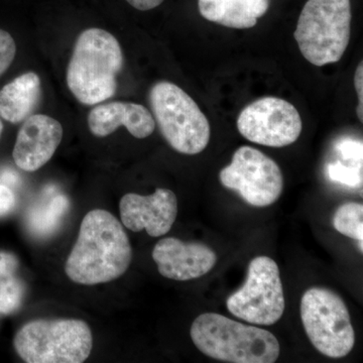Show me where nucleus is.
Returning <instances> with one entry per match:
<instances>
[{"mask_svg": "<svg viewBox=\"0 0 363 363\" xmlns=\"http://www.w3.org/2000/svg\"><path fill=\"white\" fill-rule=\"evenodd\" d=\"M131 259L133 248L121 222L111 212L95 209L81 222L65 272L74 283L94 286L121 278Z\"/></svg>", "mask_w": 363, "mask_h": 363, "instance_id": "1", "label": "nucleus"}, {"mask_svg": "<svg viewBox=\"0 0 363 363\" xmlns=\"http://www.w3.org/2000/svg\"><path fill=\"white\" fill-rule=\"evenodd\" d=\"M123 63V50L113 35L102 28H87L74 45L67 85L80 104H101L116 94Z\"/></svg>", "mask_w": 363, "mask_h": 363, "instance_id": "2", "label": "nucleus"}, {"mask_svg": "<svg viewBox=\"0 0 363 363\" xmlns=\"http://www.w3.org/2000/svg\"><path fill=\"white\" fill-rule=\"evenodd\" d=\"M191 338L203 354L230 363H274L279 343L271 332L217 313H204L191 326Z\"/></svg>", "mask_w": 363, "mask_h": 363, "instance_id": "3", "label": "nucleus"}, {"mask_svg": "<svg viewBox=\"0 0 363 363\" xmlns=\"http://www.w3.org/2000/svg\"><path fill=\"white\" fill-rule=\"evenodd\" d=\"M350 33V0H308L294 37L305 59L322 67L340 61Z\"/></svg>", "mask_w": 363, "mask_h": 363, "instance_id": "4", "label": "nucleus"}, {"mask_svg": "<svg viewBox=\"0 0 363 363\" xmlns=\"http://www.w3.org/2000/svg\"><path fill=\"white\" fill-rule=\"evenodd\" d=\"M13 344L28 363H81L89 357L93 337L82 320H35L21 327Z\"/></svg>", "mask_w": 363, "mask_h": 363, "instance_id": "5", "label": "nucleus"}, {"mask_svg": "<svg viewBox=\"0 0 363 363\" xmlns=\"http://www.w3.org/2000/svg\"><path fill=\"white\" fill-rule=\"evenodd\" d=\"M150 104L162 136L176 152L193 156L206 149L209 121L185 91L161 81L150 89Z\"/></svg>", "mask_w": 363, "mask_h": 363, "instance_id": "6", "label": "nucleus"}, {"mask_svg": "<svg viewBox=\"0 0 363 363\" xmlns=\"http://www.w3.org/2000/svg\"><path fill=\"white\" fill-rule=\"evenodd\" d=\"M301 318L313 346L325 357L341 358L352 350L355 334L342 298L328 289H309L301 301Z\"/></svg>", "mask_w": 363, "mask_h": 363, "instance_id": "7", "label": "nucleus"}, {"mask_svg": "<svg viewBox=\"0 0 363 363\" xmlns=\"http://www.w3.org/2000/svg\"><path fill=\"white\" fill-rule=\"evenodd\" d=\"M228 311L247 323L271 326L283 316L286 301L278 264L264 255L248 266L247 279L238 292L227 298Z\"/></svg>", "mask_w": 363, "mask_h": 363, "instance_id": "8", "label": "nucleus"}, {"mask_svg": "<svg viewBox=\"0 0 363 363\" xmlns=\"http://www.w3.org/2000/svg\"><path fill=\"white\" fill-rule=\"evenodd\" d=\"M220 182L235 191L247 204L271 206L284 190V177L279 164L264 152L252 147L236 150L230 164L222 169Z\"/></svg>", "mask_w": 363, "mask_h": 363, "instance_id": "9", "label": "nucleus"}, {"mask_svg": "<svg viewBox=\"0 0 363 363\" xmlns=\"http://www.w3.org/2000/svg\"><path fill=\"white\" fill-rule=\"evenodd\" d=\"M302 128L297 108L281 98H259L245 107L238 118L240 135L250 142L266 147L292 145L297 142Z\"/></svg>", "mask_w": 363, "mask_h": 363, "instance_id": "10", "label": "nucleus"}, {"mask_svg": "<svg viewBox=\"0 0 363 363\" xmlns=\"http://www.w3.org/2000/svg\"><path fill=\"white\" fill-rule=\"evenodd\" d=\"M121 222L135 233L145 230L152 238H160L171 230L178 214V200L169 189H157L154 194L130 193L119 203Z\"/></svg>", "mask_w": 363, "mask_h": 363, "instance_id": "11", "label": "nucleus"}, {"mask_svg": "<svg viewBox=\"0 0 363 363\" xmlns=\"http://www.w3.org/2000/svg\"><path fill=\"white\" fill-rule=\"evenodd\" d=\"M152 259L157 271L174 281L201 278L216 264V253L201 242H185L179 238H162L155 245Z\"/></svg>", "mask_w": 363, "mask_h": 363, "instance_id": "12", "label": "nucleus"}, {"mask_svg": "<svg viewBox=\"0 0 363 363\" xmlns=\"http://www.w3.org/2000/svg\"><path fill=\"white\" fill-rule=\"evenodd\" d=\"M62 138L63 128L58 121L45 114H32L18 131L13 161L23 171H38L54 156Z\"/></svg>", "mask_w": 363, "mask_h": 363, "instance_id": "13", "label": "nucleus"}, {"mask_svg": "<svg viewBox=\"0 0 363 363\" xmlns=\"http://www.w3.org/2000/svg\"><path fill=\"white\" fill-rule=\"evenodd\" d=\"M88 126L98 138L111 135L117 128L125 126L131 135L143 140L152 135L156 121L143 105L114 101L94 107L88 116Z\"/></svg>", "mask_w": 363, "mask_h": 363, "instance_id": "14", "label": "nucleus"}, {"mask_svg": "<svg viewBox=\"0 0 363 363\" xmlns=\"http://www.w3.org/2000/svg\"><path fill=\"white\" fill-rule=\"evenodd\" d=\"M42 98V81L35 72L21 74L0 90V117L23 123L37 109Z\"/></svg>", "mask_w": 363, "mask_h": 363, "instance_id": "15", "label": "nucleus"}, {"mask_svg": "<svg viewBox=\"0 0 363 363\" xmlns=\"http://www.w3.org/2000/svg\"><path fill=\"white\" fill-rule=\"evenodd\" d=\"M269 7V0H198L205 20L238 30L253 28Z\"/></svg>", "mask_w": 363, "mask_h": 363, "instance_id": "16", "label": "nucleus"}, {"mask_svg": "<svg viewBox=\"0 0 363 363\" xmlns=\"http://www.w3.org/2000/svg\"><path fill=\"white\" fill-rule=\"evenodd\" d=\"M68 208L69 201L64 195L55 196L49 201L35 205L28 213V227L37 235H49L58 228Z\"/></svg>", "mask_w": 363, "mask_h": 363, "instance_id": "17", "label": "nucleus"}, {"mask_svg": "<svg viewBox=\"0 0 363 363\" xmlns=\"http://www.w3.org/2000/svg\"><path fill=\"white\" fill-rule=\"evenodd\" d=\"M333 226L339 233L363 240V206L360 203L350 202L341 205L333 217Z\"/></svg>", "mask_w": 363, "mask_h": 363, "instance_id": "18", "label": "nucleus"}, {"mask_svg": "<svg viewBox=\"0 0 363 363\" xmlns=\"http://www.w3.org/2000/svg\"><path fill=\"white\" fill-rule=\"evenodd\" d=\"M25 286L16 276L0 279V313L11 314L21 307Z\"/></svg>", "mask_w": 363, "mask_h": 363, "instance_id": "19", "label": "nucleus"}, {"mask_svg": "<svg viewBox=\"0 0 363 363\" xmlns=\"http://www.w3.org/2000/svg\"><path fill=\"white\" fill-rule=\"evenodd\" d=\"M326 174L334 183L357 188L362 185V167L346 166L336 162L327 164Z\"/></svg>", "mask_w": 363, "mask_h": 363, "instance_id": "20", "label": "nucleus"}, {"mask_svg": "<svg viewBox=\"0 0 363 363\" xmlns=\"http://www.w3.org/2000/svg\"><path fill=\"white\" fill-rule=\"evenodd\" d=\"M335 150L344 161L352 162L355 166L362 167V142L350 138H341L336 143Z\"/></svg>", "mask_w": 363, "mask_h": 363, "instance_id": "21", "label": "nucleus"}, {"mask_svg": "<svg viewBox=\"0 0 363 363\" xmlns=\"http://www.w3.org/2000/svg\"><path fill=\"white\" fill-rule=\"evenodd\" d=\"M16 54V45L11 33L0 28V76L4 75L13 64Z\"/></svg>", "mask_w": 363, "mask_h": 363, "instance_id": "22", "label": "nucleus"}, {"mask_svg": "<svg viewBox=\"0 0 363 363\" xmlns=\"http://www.w3.org/2000/svg\"><path fill=\"white\" fill-rule=\"evenodd\" d=\"M18 259L11 252H0V279L16 276Z\"/></svg>", "mask_w": 363, "mask_h": 363, "instance_id": "23", "label": "nucleus"}, {"mask_svg": "<svg viewBox=\"0 0 363 363\" xmlns=\"http://www.w3.org/2000/svg\"><path fill=\"white\" fill-rule=\"evenodd\" d=\"M16 206V197L11 189L0 184V216L9 214Z\"/></svg>", "mask_w": 363, "mask_h": 363, "instance_id": "24", "label": "nucleus"}, {"mask_svg": "<svg viewBox=\"0 0 363 363\" xmlns=\"http://www.w3.org/2000/svg\"><path fill=\"white\" fill-rule=\"evenodd\" d=\"M354 85L358 96L357 116L360 121H363V67L360 62L354 75Z\"/></svg>", "mask_w": 363, "mask_h": 363, "instance_id": "25", "label": "nucleus"}, {"mask_svg": "<svg viewBox=\"0 0 363 363\" xmlns=\"http://www.w3.org/2000/svg\"><path fill=\"white\" fill-rule=\"evenodd\" d=\"M125 1L138 11H147L161 6L164 0H125Z\"/></svg>", "mask_w": 363, "mask_h": 363, "instance_id": "26", "label": "nucleus"}, {"mask_svg": "<svg viewBox=\"0 0 363 363\" xmlns=\"http://www.w3.org/2000/svg\"><path fill=\"white\" fill-rule=\"evenodd\" d=\"M0 181H1L2 185H6L7 187L9 186L16 185V181H18V178L14 175L13 172H6V173H4V175L0 178Z\"/></svg>", "mask_w": 363, "mask_h": 363, "instance_id": "27", "label": "nucleus"}, {"mask_svg": "<svg viewBox=\"0 0 363 363\" xmlns=\"http://www.w3.org/2000/svg\"><path fill=\"white\" fill-rule=\"evenodd\" d=\"M2 131H4V123H2L1 119H0V138H1Z\"/></svg>", "mask_w": 363, "mask_h": 363, "instance_id": "28", "label": "nucleus"}]
</instances>
